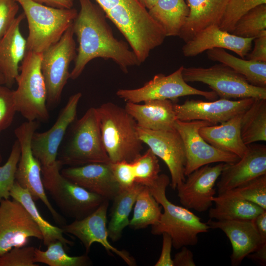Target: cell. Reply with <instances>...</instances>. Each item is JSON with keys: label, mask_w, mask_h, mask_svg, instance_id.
Returning a JSON list of instances; mask_svg holds the SVG:
<instances>
[{"label": "cell", "mask_w": 266, "mask_h": 266, "mask_svg": "<svg viewBox=\"0 0 266 266\" xmlns=\"http://www.w3.org/2000/svg\"><path fill=\"white\" fill-rule=\"evenodd\" d=\"M78 1L80 11L72 25L78 47L69 78L77 79L87 64L95 58L111 59L125 73L129 67L140 65L128 44L114 36L100 7L91 0Z\"/></svg>", "instance_id": "cell-1"}, {"label": "cell", "mask_w": 266, "mask_h": 266, "mask_svg": "<svg viewBox=\"0 0 266 266\" xmlns=\"http://www.w3.org/2000/svg\"><path fill=\"white\" fill-rule=\"evenodd\" d=\"M169 183L168 176L161 174L153 184L147 187L164 209L158 223L151 226V232L154 235L167 233L175 249L196 245L199 241V234L207 233L210 228L189 209L176 205L168 200L166 189Z\"/></svg>", "instance_id": "cell-2"}, {"label": "cell", "mask_w": 266, "mask_h": 266, "mask_svg": "<svg viewBox=\"0 0 266 266\" xmlns=\"http://www.w3.org/2000/svg\"><path fill=\"white\" fill-rule=\"evenodd\" d=\"M96 108L103 143L110 162H133L141 154L143 148L136 121L125 108L111 102Z\"/></svg>", "instance_id": "cell-3"}, {"label": "cell", "mask_w": 266, "mask_h": 266, "mask_svg": "<svg viewBox=\"0 0 266 266\" xmlns=\"http://www.w3.org/2000/svg\"><path fill=\"white\" fill-rule=\"evenodd\" d=\"M15 0L23 8L28 22L27 51L42 54L59 40L78 14L73 8H55L32 0Z\"/></svg>", "instance_id": "cell-4"}, {"label": "cell", "mask_w": 266, "mask_h": 266, "mask_svg": "<svg viewBox=\"0 0 266 266\" xmlns=\"http://www.w3.org/2000/svg\"><path fill=\"white\" fill-rule=\"evenodd\" d=\"M70 133L58 159L63 166L110 163L103 143L96 108H89L76 121Z\"/></svg>", "instance_id": "cell-5"}, {"label": "cell", "mask_w": 266, "mask_h": 266, "mask_svg": "<svg viewBox=\"0 0 266 266\" xmlns=\"http://www.w3.org/2000/svg\"><path fill=\"white\" fill-rule=\"evenodd\" d=\"M41 57L42 54L27 52L16 79L17 88L13 91L16 110L29 121H46L49 118Z\"/></svg>", "instance_id": "cell-6"}, {"label": "cell", "mask_w": 266, "mask_h": 266, "mask_svg": "<svg viewBox=\"0 0 266 266\" xmlns=\"http://www.w3.org/2000/svg\"><path fill=\"white\" fill-rule=\"evenodd\" d=\"M63 165L41 169L44 188L61 211L68 217L83 219L97 209L105 200L67 179L61 173Z\"/></svg>", "instance_id": "cell-7"}, {"label": "cell", "mask_w": 266, "mask_h": 266, "mask_svg": "<svg viewBox=\"0 0 266 266\" xmlns=\"http://www.w3.org/2000/svg\"><path fill=\"white\" fill-rule=\"evenodd\" d=\"M182 75L186 82L206 84L222 99H266V87L252 85L243 75L221 63L209 67L183 66Z\"/></svg>", "instance_id": "cell-8"}, {"label": "cell", "mask_w": 266, "mask_h": 266, "mask_svg": "<svg viewBox=\"0 0 266 266\" xmlns=\"http://www.w3.org/2000/svg\"><path fill=\"white\" fill-rule=\"evenodd\" d=\"M72 25L58 42L42 53L41 69L47 91V107H53L60 102L64 88L70 77V64L76 56Z\"/></svg>", "instance_id": "cell-9"}, {"label": "cell", "mask_w": 266, "mask_h": 266, "mask_svg": "<svg viewBox=\"0 0 266 266\" xmlns=\"http://www.w3.org/2000/svg\"><path fill=\"white\" fill-rule=\"evenodd\" d=\"M38 126L36 121H27L15 129L14 133L18 141L21 154L18 163L15 181L27 190L34 201L40 200L46 206L55 222L64 225V219L55 210L46 195L41 177V167L34 156L32 148V137Z\"/></svg>", "instance_id": "cell-10"}, {"label": "cell", "mask_w": 266, "mask_h": 266, "mask_svg": "<svg viewBox=\"0 0 266 266\" xmlns=\"http://www.w3.org/2000/svg\"><path fill=\"white\" fill-rule=\"evenodd\" d=\"M95 0L131 45L145 40L157 28V22L137 0Z\"/></svg>", "instance_id": "cell-11"}, {"label": "cell", "mask_w": 266, "mask_h": 266, "mask_svg": "<svg viewBox=\"0 0 266 266\" xmlns=\"http://www.w3.org/2000/svg\"><path fill=\"white\" fill-rule=\"evenodd\" d=\"M183 66L169 75L159 73L145 83L140 88L133 89H120L117 96L127 102L138 103L151 100H176L178 98L191 95L202 96L209 100L217 97L213 91L200 90L186 82L182 75Z\"/></svg>", "instance_id": "cell-12"}, {"label": "cell", "mask_w": 266, "mask_h": 266, "mask_svg": "<svg viewBox=\"0 0 266 266\" xmlns=\"http://www.w3.org/2000/svg\"><path fill=\"white\" fill-rule=\"evenodd\" d=\"M213 125L201 120L182 121L176 120L174 128L183 142L186 163L185 176L200 167L214 163H233L240 158L237 156L220 150L207 143L200 135V128Z\"/></svg>", "instance_id": "cell-13"}, {"label": "cell", "mask_w": 266, "mask_h": 266, "mask_svg": "<svg viewBox=\"0 0 266 266\" xmlns=\"http://www.w3.org/2000/svg\"><path fill=\"white\" fill-rule=\"evenodd\" d=\"M43 240L42 233L31 215L19 201H0V256L14 247L26 246L29 238Z\"/></svg>", "instance_id": "cell-14"}, {"label": "cell", "mask_w": 266, "mask_h": 266, "mask_svg": "<svg viewBox=\"0 0 266 266\" xmlns=\"http://www.w3.org/2000/svg\"><path fill=\"white\" fill-rule=\"evenodd\" d=\"M81 96V93L71 96L53 125L45 132L33 134L31 148L41 169L52 167L60 162L57 159L58 151L67 130L75 120Z\"/></svg>", "instance_id": "cell-15"}, {"label": "cell", "mask_w": 266, "mask_h": 266, "mask_svg": "<svg viewBox=\"0 0 266 266\" xmlns=\"http://www.w3.org/2000/svg\"><path fill=\"white\" fill-rule=\"evenodd\" d=\"M139 137L143 143L168 167L171 176L172 189L185 180L186 163L185 148L182 140L175 130L153 131L137 127Z\"/></svg>", "instance_id": "cell-16"}, {"label": "cell", "mask_w": 266, "mask_h": 266, "mask_svg": "<svg viewBox=\"0 0 266 266\" xmlns=\"http://www.w3.org/2000/svg\"><path fill=\"white\" fill-rule=\"evenodd\" d=\"M109 200L104 201L93 212L86 217L74 220L69 224L62 226L64 233L74 235L83 244L86 254L95 242L100 244L108 253H113L127 264L136 265L135 259L126 251L120 250L112 246L108 237L107 213Z\"/></svg>", "instance_id": "cell-17"}, {"label": "cell", "mask_w": 266, "mask_h": 266, "mask_svg": "<svg viewBox=\"0 0 266 266\" xmlns=\"http://www.w3.org/2000/svg\"><path fill=\"white\" fill-rule=\"evenodd\" d=\"M225 164L203 166L187 176L176 189L181 204L189 209L202 212L212 205L211 199L216 194L214 188Z\"/></svg>", "instance_id": "cell-18"}, {"label": "cell", "mask_w": 266, "mask_h": 266, "mask_svg": "<svg viewBox=\"0 0 266 266\" xmlns=\"http://www.w3.org/2000/svg\"><path fill=\"white\" fill-rule=\"evenodd\" d=\"M256 99L233 100L221 98L214 101L187 100L181 104L174 103L177 120L205 121L216 125L244 112Z\"/></svg>", "instance_id": "cell-19"}, {"label": "cell", "mask_w": 266, "mask_h": 266, "mask_svg": "<svg viewBox=\"0 0 266 266\" xmlns=\"http://www.w3.org/2000/svg\"><path fill=\"white\" fill-rule=\"evenodd\" d=\"M266 174V146L249 144L247 151L233 163H225L216 183L218 195L232 190L259 176Z\"/></svg>", "instance_id": "cell-20"}, {"label": "cell", "mask_w": 266, "mask_h": 266, "mask_svg": "<svg viewBox=\"0 0 266 266\" xmlns=\"http://www.w3.org/2000/svg\"><path fill=\"white\" fill-rule=\"evenodd\" d=\"M254 39L236 36L214 25L205 28L186 42L182 51L185 57L189 58L213 48H222L231 50L244 59L251 50Z\"/></svg>", "instance_id": "cell-21"}, {"label": "cell", "mask_w": 266, "mask_h": 266, "mask_svg": "<svg viewBox=\"0 0 266 266\" xmlns=\"http://www.w3.org/2000/svg\"><path fill=\"white\" fill-rule=\"evenodd\" d=\"M63 176L86 190L112 200L120 191L109 163H91L61 170Z\"/></svg>", "instance_id": "cell-22"}, {"label": "cell", "mask_w": 266, "mask_h": 266, "mask_svg": "<svg viewBox=\"0 0 266 266\" xmlns=\"http://www.w3.org/2000/svg\"><path fill=\"white\" fill-rule=\"evenodd\" d=\"M213 220L207 224L210 229H220L227 235L232 247V266L239 265L248 255L254 252L263 242L254 220Z\"/></svg>", "instance_id": "cell-23"}, {"label": "cell", "mask_w": 266, "mask_h": 266, "mask_svg": "<svg viewBox=\"0 0 266 266\" xmlns=\"http://www.w3.org/2000/svg\"><path fill=\"white\" fill-rule=\"evenodd\" d=\"M25 18L24 13L16 17L11 27L0 39V72L10 87L19 73V64L27 52V39L21 33L20 25Z\"/></svg>", "instance_id": "cell-24"}, {"label": "cell", "mask_w": 266, "mask_h": 266, "mask_svg": "<svg viewBox=\"0 0 266 266\" xmlns=\"http://www.w3.org/2000/svg\"><path fill=\"white\" fill-rule=\"evenodd\" d=\"M144 102L141 104L127 102L125 107L138 127L153 131L175 129L177 119L172 100H151Z\"/></svg>", "instance_id": "cell-25"}, {"label": "cell", "mask_w": 266, "mask_h": 266, "mask_svg": "<svg viewBox=\"0 0 266 266\" xmlns=\"http://www.w3.org/2000/svg\"><path fill=\"white\" fill-rule=\"evenodd\" d=\"M189 13L178 36L185 42L211 25L219 26L229 0H187Z\"/></svg>", "instance_id": "cell-26"}, {"label": "cell", "mask_w": 266, "mask_h": 266, "mask_svg": "<svg viewBox=\"0 0 266 266\" xmlns=\"http://www.w3.org/2000/svg\"><path fill=\"white\" fill-rule=\"evenodd\" d=\"M244 113V112H243ZM243 113L220 123L204 126L199 130L201 137L215 148L243 157L247 151L241 138L240 125Z\"/></svg>", "instance_id": "cell-27"}, {"label": "cell", "mask_w": 266, "mask_h": 266, "mask_svg": "<svg viewBox=\"0 0 266 266\" xmlns=\"http://www.w3.org/2000/svg\"><path fill=\"white\" fill-rule=\"evenodd\" d=\"M215 206L210 208L208 216L216 220H253L266 210L259 206L229 192L211 199Z\"/></svg>", "instance_id": "cell-28"}, {"label": "cell", "mask_w": 266, "mask_h": 266, "mask_svg": "<svg viewBox=\"0 0 266 266\" xmlns=\"http://www.w3.org/2000/svg\"><path fill=\"white\" fill-rule=\"evenodd\" d=\"M148 11L166 36H179L189 13L184 0H157Z\"/></svg>", "instance_id": "cell-29"}, {"label": "cell", "mask_w": 266, "mask_h": 266, "mask_svg": "<svg viewBox=\"0 0 266 266\" xmlns=\"http://www.w3.org/2000/svg\"><path fill=\"white\" fill-rule=\"evenodd\" d=\"M206 54L209 60L230 67L243 75L252 85L266 87V62L238 58L222 48L208 50Z\"/></svg>", "instance_id": "cell-30"}, {"label": "cell", "mask_w": 266, "mask_h": 266, "mask_svg": "<svg viewBox=\"0 0 266 266\" xmlns=\"http://www.w3.org/2000/svg\"><path fill=\"white\" fill-rule=\"evenodd\" d=\"M143 185L135 182L129 188L120 190L114 199L110 219L107 226L108 237L117 241L122 236L124 229L129 226V215L137 196Z\"/></svg>", "instance_id": "cell-31"}, {"label": "cell", "mask_w": 266, "mask_h": 266, "mask_svg": "<svg viewBox=\"0 0 266 266\" xmlns=\"http://www.w3.org/2000/svg\"><path fill=\"white\" fill-rule=\"evenodd\" d=\"M10 197L21 203L31 215L42 233L44 245L47 246L57 241H61L66 247L74 244L73 242L64 237L62 228L52 225L42 217L30 192L16 181L10 191Z\"/></svg>", "instance_id": "cell-32"}, {"label": "cell", "mask_w": 266, "mask_h": 266, "mask_svg": "<svg viewBox=\"0 0 266 266\" xmlns=\"http://www.w3.org/2000/svg\"><path fill=\"white\" fill-rule=\"evenodd\" d=\"M240 133L246 145L266 140V99H255L243 113Z\"/></svg>", "instance_id": "cell-33"}, {"label": "cell", "mask_w": 266, "mask_h": 266, "mask_svg": "<svg viewBox=\"0 0 266 266\" xmlns=\"http://www.w3.org/2000/svg\"><path fill=\"white\" fill-rule=\"evenodd\" d=\"M162 213L161 205L148 188L143 186L137 196L129 226L132 229L139 230L154 225L160 220Z\"/></svg>", "instance_id": "cell-34"}, {"label": "cell", "mask_w": 266, "mask_h": 266, "mask_svg": "<svg viewBox=\"0 0 266 266\" xmlns=\"http://www.w3.org/2000/svg\"><path fill=\"white\" fill-rule=\"evenodd\" d=\"M64 246L62 242L57 241L48 245L45 251L35 248L34 262L49 266H87L91 264V261L87 254L70 256L66 252Z\"/></svg>", "instance_id": "cell-35"}, {"label": "cell", "mask_w": 266, "mask_h": 266, "mask_svg": "<svg viewBox=\"0 0 266 266\" xmlns=\"http://www.w3.org/2000/svg\"><path fill=\"white\" fill-rule=\"evenodd\" d=\"M232 34L243 38H256L266 33V5H258L240 18Z\"/></svg>", "instance_id": "cell-36"}, {"label": "cell", "mask_w": 266, "mask_h": 266, "mask_svg": "<svg viewBox=\"0 0 266 266\" xmlns=\"http://www.w3.org/2000/svg\"><path fill=\"white\" fill-rule=\"evenodd\" d=\"M135 182L149 187L158 178L161 171L158 157L149 148L132 162Z\"/></svg>", "instance_id": "cell-37"}, {"label": "cell", "mask_w": 266, "mask_h": 266, "mask_svg": "<svg viewBox=\"0 0 266 266\" xmlns=\"http://www.w3.org/2000/svg\"><path fill=\"white\" fill-rule=\"evenodd\" d=\"M226 192L266 210V174L251 179Z\"/></svg>", "instance_id": "cell-38"}, {"label": "cell", "mask_w": 266, "mask_h": 266, "mask_svg": "<svg viewBox=\"0 0 266 266\" xmlns=\"http://www.w3.org/2000/svg\"><path fill=\"white\" fill-rule=\"evenodd\" d=\"M266 4V0H229L219 27L232 33L238 20L255 7Z\"/></svg>", "instance_id": "cell-39"}, {"label": "cell", "mask_w": 266, "mask_h": 266, "mask_svg": "<svg viewBox=\"0 0 266 266\" xmlns=\"http://www.w3.org/2000/svg\"><path fill=\"white\" fill-rule=\"evenodd\" d=\"M20 154V146L16 140L6 162L0 166V201L9 199L10 191L15 182V173Z\"/></svg>", "instance_id": "cell-40"}, {"label": "cell", "mask_w": 266, "mask_h": 266, "mask_svg": "<svg viewBox=\"0 0 266 266\" xmlns=\"http://www.w3.org/2000/svg\"><path fill=\"white\" fill-rule=\"evenodd\" d=\"M35 248L14 247L0 256V266H38L34 262Z\"/></svg>", "instance_id": "cell-41"}, {"label": "cell", "mask_w": 266, "mask_h": 266, "mask_svg": "<svg viewBox=\"0 0 266 266\" xmlns=\"http://www.w3.org/2000/svg\"><path fill=\"white\" fill-rule=\"evenodd\" d=\"M16 112L13 91L6 86H0V133L10 126Z\"/></svg>", "instance_id": "cell-42"}, {"label": "cell", "mask_w": 266, "mask_h": 266, "mask_svg": "<svg viewBox=\"0 0 266 266\" xmlns=\"http://www.w3.org/2000/svg\"><path fill=\"white\" fill-rule=\"evenodd\" d=\"M113 176L120 190L130 188L135 183V174L133 165L126 161L110 163Z\"/></svg>", "instance_id": "cell-43"}, {"label": "cell", "mask_w": 266, "mask_h": 266, "mask_svg": "<svg viewBox=\"0 0 266 266\" xmlns=\"http://www.w3.org/2000/svg\"><path fill=\"white\" fill-rule=\"evenodd\" d=\"M19 5L15 0H0V39L16 19Z\"/></svg>", "instance_id": "cell-44"}, {"label": "cell", "mask_w": 266, "mask_h": 266, "mask_svg": "<svg viewBox=\"0 0 266 266\" xmlns=\"http://www.w3.org/2000/svg\"><path fill=\"white\" fill-rule=\"evenodd\" d=\"M161 253L155 266H173L171 251L172 246V239L166 233H163Z\"/></svg>", "instance_id": "cell-45"}, {"label": "cell", "mask_w": 266, "mask_h": 266, "mask_svg": "<svg viewBox=\"0 0 266 266\" xmlns=\"http://www.w3.org/2000/svg\"><path fill=\"white\" fill-rule=\"evenodd\" d=\"M252 51L248 53L247 60L260 62H266V33L255 38Z\"/></svg>", "instance_id": "cell-46"}, {"label": "cell", "mask_w": 266, "mask_h": 266, "mask_svg": "<svg viewBox=\"0 0 266 266\" xmlns=\"http://www.w3.org/2000/svg\"><path fill=\"white\" fill-rule=\"evenodd\" d=\"M180 249L172 259L173 266H195L192 252L187 246H183Z\"/></svg>", "instance_id": "cell-47"}, {"label": "cell", "mask_w": 266, "mask_h": 266, "mask_svg": "<svg viewBox=\"0 0 266 266\" xmlns=\"http://www.w3.org/2000/svg\"><path fill=\"white\" fill-rule=\"evenodd\" d=\"M254 220L263 242H266V210L259 214Z\"/></svg>", "instance_id": "cell-48"}, {"label": "cell", "mask_w": 266, "mask_h": 266, "mask_svg": "<svg viewBox=\"0 0 266 266\" xmlns=\"http://www.w3.org/2000/svg\"><path fill=\"white\" fill-rule=\"evenodd\" d=\"M36 2L58 8H72L74 0H32Z\"/></svg>", "instance_id": "cell-49"}, {"label": "cell", "mask_w": 266, "mask_h": 266, "mask_svg": "<svg viewBox=\"0 0 266 266\" xmlns=\"http://www.w3.org/2000/svg\"><path fill=\"white\" fill-rule=\"evenodd\" d=\"M247 257L258 262L263 266H266V243L261 244L254 252L248 255Z\"/></svg>", "instance_id": "cell-50"}, {"label": "cell", "mask_w": 266, "mask_h": 266, "mask_svg": "<svg viewBox=\"0 0 266 266\" xmlns=\"http://www.w3.org/2000/svg\"><path fill=\"white\" fill-rule=\"evenodd\" d=\"M146 9H150L157 0H137Z\"/></svg>", "instance_id": "cell-51"}, {"label": "cell", "mask_w": 266, "mask_h": 266, "mask_svg": "<svg viewBox=\"0 0 266 266\" xmlns=\"http://www.w3.org/2000/svg\"><path fill=\"white\" fill-rule=\"evenodd\" d=\"M5 85V80L3 74L0 72V86Z\"/></svg>", "instance_id": "cell-52"}, {"label": "cell", "mask_w": 266, "mask_h": 266, "mask_svg": "<svg viewBox=\"0 0 266 266\" xmlns=\"http://www.w3.org/2000/svg\"><path fill=\"white\" fill-rule=\"evenodd\" d=\"M1 161H2V157H1V156L0 154V163L1 162Z\"/></svg>", "instance_id": "cell-53"}]
</instances>
